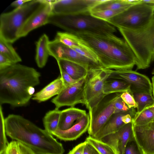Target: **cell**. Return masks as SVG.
<instances>
[{
    "instance_id": "6da1fadb",
    "label": "cell",
    "mask_w": 154,
    "mask_h": 154,
    "mask_svg": "<svg viewBox=\"0 0 154 154\" xmlns=\"http://www.w3.org/2000/svg\"><path fill=\"white\" fill-rule=\"evenodd\" d=\"M40 73L34 68L19 63L0 70V104L14 107L29 102L40 83Z\"/></svg>"
},
{
    "instance_id": "7a4b0ae2",
    "label": "cell",
    "mask_w": 154,
    "mask_h": 154,
    "mask_svg": "<svg viewBox=\"0 0 154 154\" xmlns=\"http://www.w3.org/2000/svg\"><path fill=\"white\" fill-rule=\"evenodd\" d=\"M85 42L94 51L104 69L132 70L136 64L135 55L124 39L113 34H75Z\"/></svg>"
},
{
    "instance_id": "3957f363",
    "label": "cell",
    "mask_w": 154,
    "mask_h": 154,
    "mask_svg": "<svg viewBox=\"0 0 154 154\" xmlns=\"http://www.w3.org/2000/svg\"><path fill=\"white\" fill-rule=\"evenodd\" d=\"M6 135L27 146L37 154H63L62 144L45 129L23 116L10 114L5 118Z\"/></svg>"
},
{
    "instance_id": "277c9868",
    "label": "cell",
    "mask_w": 154,
    "mask_h": 154,
    "mask_svg": "<svg viewBox=\"0 0 154 154\" xmlns=\"http://www.w3.org/2000/svg\"><path fill=\"white\" fill-rule=\"evenodd\" d=\"M74 34L90 33L99 35L113 34L115 27L107 21L92 16L91 13L74 15L52 13L48 23Z\"/></svg>"
},
{
    "instance_id": "5b68a950",
    "label": "cell",
    "mask_w": 154,
    "mask_h": 154,
    "mask_svg": "<svg viewBox=\"0 0 154 154\" xmlns=\"http://www.w3.org/2000/svg\"><path fill=\"white\" fill-rule=\"evenodd\" d=\"M118 29L135 55L136 70L149 67L154 60V20L140 29Z\"/></svg>"
},
{
    "instance_id": "8992f818",
    "label": "cell",
    "mask_w": 154,
    "mask_h": 154,
    "mask_svg": "<svg viewBox=\"0 0 154 154\" xmlns=\"http://www.w3.org/2000/svg\"><path fill=\"white\" fill-rule=\"evenodd\" d=\"M42 0H30L0 16V37L11 43L19 38L20 32L26 21L42 3Z\"/></svg>"
},
{
    "instance_id": "52a82bcc",
    "label": "cell",
    "mask_w": 154,
    "mask_h": 154,
    "mask_svg": "<svg viewBox=\"0 0 154 154\" xmlns=\"http://www.w3.org/2000/svg\"><path fill=\"white\" fill-rule=\"evenodd\" d=\"M154 20V5L141 0L106 21L118 29L136 30L147 26Z\"/></svg>"
},
{
    "instance_id": "ba28073f",
    "label": "cell",
    "mask_w": 154,
    "mask_h": 154,
    "mask_svg": "<svg viewBox=\"0 0 154 154\" xmlns=\"http://www.w3.org/2000/svg\"><path fill=\"white\" fill-rule=\"evenodd\" d=\"M111 74L110 69H105L88 72L86 77L84 104L89 111L96 106L107 95L103 93V85Z\"/></svg>"
},
{
    "instance_id": "9c48e42d",
    "label": "cell",
    "mask_w": 154,
    "mask_h": 154,
    "mask_svg": "<svg viewBox=\"0 0 154 154\" xmlns=\"http://www.w3.org/2000/svg\"><path fill=\"white\" fill-rule=\"evenodd\" d=\"M121 93L105 96L97 105L89 111L90 124L88 130L89 136L94 137L114 113V104Z\"/></svg>"
},
{
    "instance_id": "30bf717a",
    "label": "cell",
    "mask_w": 154,
    "mask_h": 154,
    "mask_svg": "<svg viewBox=\"0 0 154 154\" xmlns=\"http://www.w3.org/2000/svg\"><path fill=\"white\" fill-rule=\"evenodd\" d=\"M48 50L49 55L56 60L63 59L76 63L88 71L103 69L100 63L84 57L55 39L50 41Z\"/></svg>"
},
{
    "instance_id": "8fae6325",
    "label": "cell",
    "mask_w": 154,
    "mask_h": 154,
    "mask_svg": "<svg viewBox=\"0 0 154 154\" xmlns=\"http://www.w3.org/2000/svg\"><path fill=\"white\" fill-rule=\"evenodd\" d=\"M86 77L73 84L66 85L59 94L52 100L51 101L54 104L55 109H59L65 106L74 107L79 103L84 104Z\"/></svg>"
},
{
    "instance_id": "7c38bea8",
    "label": "cell",
    "mask_w": 154,
    "mask_h": 154,
    "mask_svg": "<svg viewBox=\"0 0 154 154\" xmlns=\"http://www.w3.org/2000/svg\"><path fill=\"white\" fill-rule=\"evenodd\" d=\"M108 78L121 79L130 85V93H145L152 94V84L146 76L132 70L110 69Z\"/></svg>"
},
{
    "instance_id": "4fadbf2b",
    "label": "cell",
    "mask_w": 154,
    "mask_h": 154,
    "mask_svg": "<svg viewBox=\"0 0 154 154\" xmlns=\"http://www.w3.org/2000/svg\"><path fill=\"white\" fill-rule=\"evenodd\" d=\"M99 0H57L52 5V13L63 15H74L91 13Z\"/></svg>"
},
{
    "instance_id": "5bb4252c",
    "label": "cell",
    "mask_w": 154,
    "mask_h": 154,
    "mask_svg": "<svg viewBox=\"0 0 154 154\" xmlns=\"http://www.w3.org/2000/svg\"><path fill=\"white\" fill-rule=\"evenodd\" d=\"M134 137L132 120L124 125L117 131L104 136L100 140L110 145L116 154H124L128 141Z\"/></svg>"
},
{
    "instance_id": "9a60e30c",
    "label": "cell",
    "mask_w": 154,
    "mask_h": 154,
    "mask_svg": "<svg viewBox=\"0 0 154 154\" xmlns=\"http://www.w3.org/2000/svg\"><path fill=\"white\" fill-rule=\"evenodd\" d=\"M42 3L29 17L22 27L19 34V38L25 37L32 30L48 24L52 13V5L42 0Z\"/></svg>"
},
{
    "instance_id": "2e32d148",
    "label": "cell",
    "mask_w": 154,
    "mask_h": 154,
    "mask_svg": "<svg viewBox=\"0 0 154 154\" xmlns=\"http://www.w3.org/2000/svg\"><path fill=\"white\" fill-rule=\"evenodd\" d=\"M134 137L144 154H154V122L141 126L133 125Z\"/></svg>"
},
{
    "instance_id": "e0dca14e",
    "label": "cell",
    "mask_w": 154,
    "mask_h": 154,
    "mask_svg": "<svg viewBox=\"0 0 154 154\" xmlns=\"http://www.w3.org/2000/svg\"><path fill=\"white\" fill-rule=\"evenodd\" d=\"M90 121L89 113H87L78 119L69 129L65 131L57 129L53 135L64 141L75 140L88 131Z\"/></svg>"
},
{
    "instance_id": "ac0fdd59",
    "label": "cell",
    "mask_w": 154,
    "mask_h": 154,
    "mask_svg": "<svg viewBox=\"0 0 154 154\" xmlns=\"http://www.w3.org/2000/svg\"><path fill=\"white\" fill-rule=\"evenodd\" d=\"M66 85L61 76H60L34 94L32 99L39 102L45 101L59 94Z\"/></svg>"
},
{
    "instance_id": "d6986e66",
    "label": "cell",
    "mask_w": 154,
    "mask_h": 154,
    "mask_svg": "<svg viewBox=\"0 0 154 154\" xmlns=\"http://www.w3.org/2000/svg\"><path fill=\"white\" fill-rule=\"evenodd\" d=\"M132 108L127 111L113 113L101 130L93 137L100 140L104 136L118 131L125 124L123 121V118L125 115L130 112Z\"/></svg>"
},
{
    "instance_id": "ffe728a7",
    "label": "cell",
    "mask_w": 154,
    "mask_h": 154,
    "mask_svg": "<svg viewBox=\"0 0 154 154\" xmlns=\"http://www.w3.org/2000/svg\"><path fill=\"white\" fill-rule=\"evenodd\" d=\"M85 110L70 107L61 111L58 128L65 131L70 128L78 119L86 114Z\"/></svg>"
},
{
    "instance_id": "44dd1931",
    "label": "cell",
    "mask_w": 154,
    "mask_h": 154,
    "mask_svg": "<svg viewBox=\"0 0 154 154\" xmlns=\"http://www.w3.org/2000/svg\"><path fill=\"white\" fill-rule=\"evenodd\" d=\"M56 60L59 67L64 70L75 80L78 81L86 77L87 75L88 70L80 64L63 59Z\"/></svg>"
},
{
    "instance_id": "7402d4cb",
    "label": "cell",
    "mask_w": 154,
    "mask_h": 154,
    "mask_svg": "<svg viewBox=\"0 0 154 154\" xmlns=\"http://www.w3.org/2000/svg\"><path fill=\"white\" fill-rule=\"evenodd\" d=\"M50 42L48 35L43 34L36 43L35 60L38 66L42 68L45 65L49 54L48 45Z\"/></svg>"
},
{
    "instance_id": "603a6c76",
    "label": "cell",
    "mask_w": 154,
    "mask_h": 154,
    "mask_svg": "<svg viewBox=\"0 0 154 154\" xmlns=\"http://www.w3.org/2000/svg\"><path fill=\"white\" fill-rule=\"evenodd\" d=\"M130 85L124 80L108 78L104 82L103 92L106 95L126 91L130 92Z\"/></svg>"
},
{
    "instance_id": "cb8c5ba5",
    "label": "cell",
    "mask_w": 154,
    "mask_h": 154,
    "mask_svg": "<svg viewBox=\"0 0 154 154\" xmlns=\"http://www.w3.org/2000/svg\"><path fill=\"white\" fill-rule=\"evenodd\" d=\"M134 5L127 0H101L92 8L90 12L107 10L126 9Z\"/></svg>"
},
{
    "instance_id": "d4e9b609",
    "label": "cell",
    "mask_w": 154,
    "mask_h": 154,
    "mask_svg": "<svg viewBox=\"0 0 154 154\" xmlns=\"http://www.w3.org/2000/svg\"><path fill=\"white\" fill-rule=\"evenodd\" d=\"M61 112L55 108L47 112L43 118L45 129L52 135L58 128Z\"/></svg>"
},
{
    "instance_id": "484cf974",
    "label": "cell",
    "mask_w": 154,
    "mask_h": 154,
    "mask_svg": "<svg viewBox=\"0 0 154 154\" xmlns=\"http://www.w3.org/2000/svg\"><path fill=\"white\" fill-rule=\"evenodd\" d=\"M132 94L137 105L136 114L140 113L147 108L154 106V98L152 94L134 93Z\"/></svg>"
},
{
    "instance_id": "4316f807",
    "label": "cell",
    "mask_w": 154,
    "mask_h": 154,
    "mask_svg": "<svg viewBox=\"0 0 154 154\" xmlns=\"http://www.w3.org/2000/svg\"><path fill=\"white\" fill-rule=\"evenodd\" d=\"M11 44L0 37V53L7 57L13 64L18 63L22 59Z\"/></svg>"
},
{
    "instance_id": "83f0119b",
    "label": "cell",
    "mask_w": 154,
    "mask_h": 154,
    "mask_svg": "<svg viewBox=\"0 0 154 154\" xmlns=\"http://www.w3.org/2000/svg\"><path fill=\"white\" fill-rule=\"evenodd\" d=\"M3 154H37L30 148L16 141L8 143Z\"/></svg>"
},
{
    "instance_id": "f1b7e54d",
    "label": "cell",
    "mask_w": 154,
    "mask_h": 154,
    "mask_svg": "<svg viewBox=\"0 0 154 154\" xmlns=\"http://www.w3.org/2000/svg\"><path fill=\"white\" fill-rule=\"evenodd\" d=\"M150 108L144 109L139 114H136L133 120L134 125H143L154 122V113Z\"/></svg>"
},
{
    "instance_id": "f546056e",
    "label": "cell",
    "mask_w": 154,
    "mask_h": 154,
    "mask_svg": "<svg viewBox=\"0 0 154 154\" xmlns=\"http://www.w3.org/2000/svg\"><path fill=\"white\" fill-rule=\"evenodd\" d=\"M85 141L93 146L100 154H116L110 145L101 140L89 136Z\"/></svg>"
},
{
    "instance_id": "4dcf8cb0",
    "label": "cell",
    "mask_w": 154,
    "mask_h": 154,
    "mask_svg": "<svg viewBox=\"0 0 154 154\" xmlns=\"http://www.w3.org/2000/svg\"><path fill=\"white\" fill-rule=\"evenodd\" d=\"M0 154H3L6 149L8 143L6 137L5 125V118H4L2 108L0 105Z\"/></svg>"
},
{
    "instance_id": "1f68e13d",
    "label": "cell",
    "mask_w": 154,
    "mask_h": 154,
    "mask_svg": "<svg viewBox=\"0 0 154 154\" xmlns=\"http://www.w3.org/2000/svg\"><path fill=\"white\" fill-rule=\"evenodd\" d=\"M126 9L105 10L91 12V14L92 16L96 18L106 21L107 19L122 13Z\"/></svg>"
},
{
    "instance_id": "d6a6232c",
    "label": "cell",
    "mask_w": 154,
    "mask_h": 154,
    "mask_svg": "<svg viewBox=\"0 0 154 154\" xmlns=\"http://www.w3.org/2000/svg\"><path fill=\"white\" fill-rule=\"evenodd\" d=\"M124 154H144L134 137L128 141L125 147Z\"/></svg>"
},
{
    "instance_id": "836d02e7",
    "label": "cell",
    "mask_w": 154,
    "mask_h": 154,
    "mask_svg": "<svg viewBox=\"0 0 154 154\" xmlns=\"http://www.w3.org/2000/svg\"><path fill=\"white\" fill-rule=\"evenodd\" d=\"M121 97L129 108H137V105L132 94L128 91L122 93Z\"/></svg>"
},
{
    "instance_id": "e575fe53",
    "label": "cell",
    "mask_w": 154,
    "mask_h": 154,
    "mask_svg": "<svg viewBox=\"0 0 154 154\" xmlns=\"http://www.w3.org/2000/svg\"><path fill=\"white\" fill-rule=\"evenodd\" d=\"M129 108L121 97L116 100L114 104V113L128 110Z\"/></svg>"
},
{
    "instance_id": "d590c367",
    "label": "cell",
    "mask_w": 154,
    "mask_h": 154,
    "mask_svg": "<svg viewBox=\"0 0 154 154\" xmlns=\"http://www.w3.org/2000/svg\"><path fill=\"white\" fill-rule=\"evenodd\" d=\"M60 76L66 85L73 84L78 81L73 79L69 75L60 68H59Z\"/></svg>"
},
{
    "instance_id": "8d00e7d4",
    "label": "cell",
    "mask_w": 154,
    "mask_h": 154,
    "mask_svg": "<svg viewBox=\"0 0 154 154\" xmlns=\"http://www.w3.org/2000/svg\"><path fill=\"white\" fill-rule=\"evenodd\" d=\"M85 141L83 154H100L93 146L86 141Z\"/></svg>"
},
{
    "instance_id": "74e56055",
    "label": "cell",
    "mask_w": 154,
    "mask_h": 154,
    "mask_svg": "<svg viewBox=\"0 0 154 154\" xmlns=\"http://www.w3.org/2000/svg\"><path fill=\"white\" fill-rule=\"evenodd\" d=\"M14 64L7 57L0 53V70Z\"/></svg>"
},
{
    "instance_id": "f35d334b",
    "label": "cell",
    "mask_w": 154,
    "mask_h": 154,
    "mask_svg": "<svg viewBox=\"0 0 154 154\" xmlns=\"http://www.w3.org/2000/svg\"><path fill=\"white\" fill-rule=\"evenodd\" d=\"M85 143V141L78 144L67 154H83Z\"/></svg>"
},
{
    "instance_id": "ab89813d",
    "label": "cell",
    "mask_w": 154,
    "mask_h": 154,
    "mask_svg": "<svg viewBox=\"0 0 154 154\" xmlns=\"http://www.w3.org/2000/svg\"><path fill=\"white\" fill-rule=\"evenodd\" d=\"M30 0H18L14 1L11 4L12 6L16 8L20 7Z\"/></svg>"
},
{
    "instance_id": "60d3db41",
    "label": "cell",
    "mask_w": 154,
    "mask_h": 154,
    "mask_svg": "<svg viewBox=\"0 0 154 154\" xmlns=\"http://www.w3.org/2000/svg\"><path fill=\"white\" fill-rule=\"evenodd\" d=\"M141 1L143 2L151 4L154 5V0H141Z\"/></svg>"
},
{
    "instance_id": "b9f144b4",
    "label": "cell",
    "mask_w": 154,
    "mask_h": 154,
    "mask_svg": "<svg viewBox=\"0 0 154 154\" xmlns=\"http://www.w3.org/2000/svg\"><path fill=\"white\" fill-rule=\"evenodd\" d=\"M152 95L154 98V76L152 78Z\"/></svg>"
},
{
    "instance_id": "7bdbcfd3",
    "label": "cell",
    "mask_w": 154,
    "mask_h": 154,
    "mask_svg": "<svg viewBox=\"0 0 154 154\" xmlns=\"http://www.w3.org/2000/svg\"><path fill=\"white\" fill-rule=\"evenodd\" d=\"M150 108L154 113V106L150 107Z\"/></svg>"
},
{
    "instance_id": "ee69618b",
    "label": "cell",
    "mask_w": 154,
    "mask_h": 154,
    "mask_svg": "<svg viewBox=\"0 0 154 154\" xmlns=\"http://www.w3.org/2000/svg\"><path fill=\"white\" fill-rule=\"evenodd\" d=\"M152 74L154 75V68H153V70L152 71Z\"/></svg>"
}]
</instances>
